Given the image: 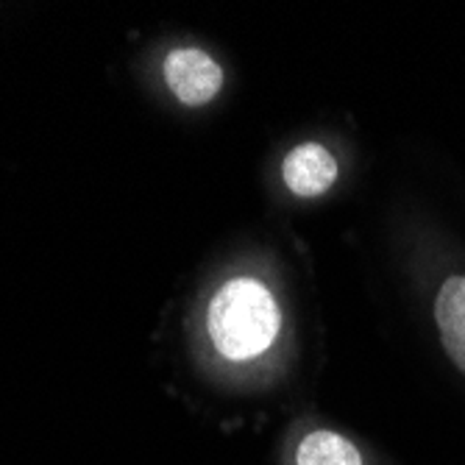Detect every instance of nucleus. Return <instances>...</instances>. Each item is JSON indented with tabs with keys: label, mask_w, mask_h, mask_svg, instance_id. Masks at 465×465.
Instances as JSON below:
<instances>
[{
	"label": "nucleus",
	"mask_w": 465,
	"mask_h": 465,
	"mask_svg": "<svg viewBox=\"0 0 465 465\" xmlns=\"http://www.w3.org/2000/svg\"><path fill=\"white\" fill-rule=\"evenodd\" d=\"M282 326L271 290L251 276L229 279L209 302L206 331L215 351L229 362H248L265 354Z\"/></svg>",
	"instance_id": "obj_1"
},
{
	"label": "nucleus",
	"mask_w": 465,
	"mask_h": 465,
	"mask_svg": "<svg viewBox=\"0 0 465 465\" xmlns=\"http://www.w3.org/2000/svg\"><path fill=\"white\" fill-rule=\"evenodd\" d=\"M167 90L184 106H203L213 101L223 87L221 64L201 48H176L164 59Z\"/></svg>",
	"instance_id": "obj_2"
},
{
	"label": "nucleus",
	"mask_w": 465,
	"mask_h": 465,
	"mask_svg": "<svg viewBox=\"0 0 465 465\" xmlns=\"http://www.w3.org/2000/svg\"><path fill=\"white\" fill-rule=\"evenodd\" d=\"M337 159L321 143H302L295 145L282 164V179L287 190L299 198H318L329 193L337 182Z\"/></svg>",
	"instance_id": "obj_3"
},
{
	"label": "nucleus",
	"mask_w": 465,
	"mask_h": 465,
	"mask_svg": "<svg viewBox=\"0 0 465 465\" xmlns=\"http://www.w3.org/2000/svg\"><path fill=\"white\" fill-rule=\"evenodd\" d=\"M435 326L443 351L465 373V273L443 279L435 295Z\"/></svg>",
	"instance_id": "obj_4"
},
{
	"label": "nucleus",
	"mask_w": 465,
	"mask_h": 465,
	"mask_svg": "<svg viewBox=\"0 0 465 465\" xmlns=\"http://www.w3.org/2000/svg\"><path fill=\"white\" fill-rule=\"evenodd\" d=\"M295 465H365V454L341 432L315 430L295 449Z\"/></svg>",
	"instance_id": "obj_5"
}]
</instances>
